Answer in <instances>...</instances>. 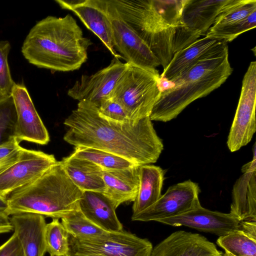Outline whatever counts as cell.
Instances as JSON below:
<instances>
[{
  "label": "cell",
  "mask_w": 256,
  "mask_h": 256,
  "mask_svg": "<svg viewBox=\"0 0 256 256\" xmlns=\"http://www.w3.org/2000/svg\"><path fill=\"white\" fill-rule=\"evenodd\" d=\"M164 69L174 54L184 0H110Z\"/></svg>",
  "instance_id": "cell-4"
},
{
  "label": "cell",
  "mask_w": 256,
  "mask_h": 256,
  "mask_svg": "<svg viewBox=\"0 0 256 256\" xmlns=\"http://www.w3.org/2000/svg\"><path fill=\"white\" fill-rule=\"evenodd\" d=\"M107 2L114 50L128 64L156 69L160 63L149 47L120 18L110 0H107Z\"/></svg>",
  "instance_id": "cell-11"
},
{
  "label": "cell",
  "mask_w": 256,
  "mask_h": 256,
  "mask_svg": "<svg viewBox=\"0 0 256 256\" xmlns=\"http://www.w3.org/2000/svg\"><path fill=\"white\" fill-rule=\"evenodd\" d=\"M10 48L8 40H0V99L11 96L16 84L12 78L8 62Z\"/></svg>",
  "instance_id": "cell-32"
},
{
  "label": "cell",
  "mask_w": 256,
  "mask_h": 256,
  "mask_svg": "<svg viewBox=\"0 0 256 256\" xmlns=\"http://www.w3.org/2000/svg\"><path fill=\"white\" fill-rule=\"evenodd\" d=\"M58 162L53 154L22 148L18 159L0 174V196L6 198Z\"/></svg>",
  "instance_id": "cell-12"
},
{
  "label": "cell",
  "mask_w": 256,
  "mask_h": 256,
  "mask_svg": "<svg viewBox=\"0 0 256 256\" xmlns=\"http://www.w3.org/2000/svg\"><path fill=\"white\" fill-rule=\"evenodd\" d=\"M256 26V11H254L244 18L234 23L220 27L211 26L206 36L227 44Z\"/></svg>",
  "instance_id": "cell-30"
},
{
  "label": "cell",
  "mask_w": 256,
  "mask_h": 256,
  "mask_svg": "<svg viewBox=\"0 0 256 256\" xmlns=\"http://www.w3.org/2000/svg\"><path fill=\"white\" fill-rule=\"evenodd\" d=\"M71 155L90 161L103 170H121L136 166L118 156L89 147L76 146L74 148V151Z\"/></svg>",
  "instance_id": "cell-26"
},
{
  "label": "cell",
  "mask_w": 256,
  "mask_h": 256,
  "mask_svg": "<svg viewBox=\"0 0 256 256\" xmlns=\"http://www.w3.org/2000/svg\"><path fill=\"white\" fill-rule=\"evenodd\" d=\"M45 242L50 256H72L70 235L59 219L53 218L46 224Z\"/></svg>",
  "instance_id": "cell-27"
},
{
  "label": "cell",
  "mask_w": 256,
  "mask_h": 256,
  "mask_svg": "<svg viewBox=\"0 0 256 256\" xmlns=\"http://www.w3.org/2000/svg\"><path fill=\"white\" fill-rule=\"evenodd\" d=\"M61 222L70 236L82 239L101 234L105 232L89 220L78 210L62 218Z\"/></svg>",
  "instance_id": "cell-29"
},
{
  "label": "cell",
  "mask_w": 256,
  "mask_h": 256,
  "mask_svg": "<svg viewBox=\"0 0 256 256\" xmlns=\"http://www.w3.org/2000/svg\"><path fill=\"white\" fill-rule=\"evenodd\" d=\"M256 11L255 0H230L226 4L212 26H225L242 20Z\"/></svg>",
  "instance_id": "cell-28"
},
{
  "label": "cell",
  "mask_w": 256,
  "mask_h": 256,
  "mask_svg": "<svg viewBox=\"0 0 256 256\" xmlns=\"http://www.w3.org/2000/svg\"><path fill=\"white\" fill-rule=\"evenodd\" d=\"M14 230L9 216L4 212L0 211V234Z\"/></svg>",
  "instance_id": "cell-36"
},
{
  "label": "cell",
  "mask_w": 256,
  "mask_h": 256,
  "mask_svg": "<svg viewBox=\"0 0 256 256\" xmlns=\"http://www.w3.org/2000/svg\"><path fill=\"white\" fill-rule=\"evenodd\" d=\"M10 218L24 256H44L46 252L45 217L36 214L20 213L12 214Z\"/></svg>",
  "instance_id": "cell-19"
},
{
  "label": "cell",
  "mask_w": 256,
  "mask_h": 256,
  "mask_svg": "<svg viewBox=\"0 0 256 256\" xmlns=\"http://www.w3.org/2000/svg\"><path fill=\"white\" fill-rule=\"evenodd\" d=\"M0 256H25L18 239L14 233L0 246Z\"/></svg>",
  "instance_id": "cell-35"
},
{
  "label": "cell",
  "mask_w": 256,
  "mask_h": 256,
  "mask_svg": "<svg viewBox=\"0 0 256 256\" xmlns=\"http://www.w3.org/2000/svg\"><path fill=\"white\" fill-rule=\"evenodd\" d=\"M216 244L232 256H256V235L241 228L219 236Z\"/></svg>",
  "instance_id": "cell-25"
},
{
  "label": "cell",
  "mask_w": 256,
  "mask_h": 256,
  "mask_svg": "<svg viewBox=\"0 0 256 256\" xmlns=\"http://www.w3.org/2000/svg\"><path fill=\"white\" fill-rule=\"evenodd\" d=\"M11 96L16 114L15 138L20 142L25 140L41 145L48 144L50 140L48 131L25 86L15 84Z\"/></svg>",
  "instance_id": "cell-15"
},
{
  "label": "cell",
  "mask_w": 256,
  "mask_h": 256,
  "mask_svg": "<svg viewBox=\"0 0 256 256\" xmlns=\"http://www.w3.org/2000/svg\"><path fill=\"white\" fill-rule=\"evenodd\" d=\"M60 6L72 12L108 50L114 58H122L114 50L113 32L107 0H56Z\"/></svg>",
  "instance_id": "cell-14"
},
{
  "label": "cell",
  "mask_w": 256,
  "mask_h": 256,
  "mask_svg": "<svg viewBox=\"0 0 256 256\" xmlns=\"http://www.w3.org/2000/svg\"><path fill=\"white\" fill-rule=\"evenodd\" d=\"M13 137L0 145V174L14 164L19 158L22 147Z\"/></svg>",
  "instance_id": "cell-33"
},
{
  "label": "cell",
  "mask_w": 256,
  "mask_h": 256,
  "mask_svg": "<svg viewBox=\"0 0 256 256\" xmlns=\"http://www.w3.org/2000/svg\"><path fill=\"white\" fill-rule=\"evenodd\" d=\"M242 174L236 181L232 192L230 212L239 220L256 221V146L253 157L241 169Z\"/></svg>",
  "instance_id": "cell-18"
},
{
  "label": "cell",
  "mask_w": 256,
  "mask_h": 256,
  "mask_svg": "<svg viewBox=\"0 0 256 256\" xmlns=\"http://www.w3.org/2000/svg\"><path fill=\"white\" fill-rule=\"evenodd\" d=\"M98 108L99 114L108 120L118 122L131 120L124 108L110 98L105 100Z\"/></svg>",
  "instance_id": "cell-34"
},
{
  "label": "cell",
  "mask_w": 256,
  "mask_h": 256,
  "mask_svg": "<svg viewBox=\"0 0 256 256\" xmlns=\"http://www.w3.org/2000/svg\"><path fill=\"white\" fill-rule=\"evenodd\" d=\"M164 170L160 167L145 164L139 168V188L132 206L135 216L154 204L162 196Z\"/></svg>",
  "instance_id": "cell-24"
},
{
  "label": "cell",
  "mask_w": 256,
  "mask_h": 256,
  "mask_svg": "<svg viewBox=\"0 0 256 256\" xmlns=\"http://www.w3.org/2000/svg\"><path fill=\"white\" fill-rule=\"evenodd\" d=\"M80 210L92 223L106 232L123 230L122 224L110 201L102 193L83 192L79 203Z\"/></svg>",
  "instance_id": "cell-21"
},
{
  "label": "cell",
  "mask_w": 256,
  "mask_h": 256,
  "mask_svg": "<svg viewBox=\"0 0 256 256\" xmlns=\"http://www.w3.org/2000/svg\"><path fill=\"white\" fill-rule=\"evenodd\" d=\"M221 42L205 36L178 51L174 54L171 60L160 75V80L170 82L190 69L204 54Z\"/></svg>",
  "instance_id": "cell-22"
},
{
  "label": "cell",
  "mask_w": 256,
  "mask_h": 256,
  "mask_svg": "<svg viewBox=\"0 0 256 256\" xmlns=\"http://www.w3.org/2000/svg\"><path fill=\"white\" fill-rule=\"evenodd\" d=\"M222 256H232V255L228 254V253H226V252H225Z\"/></svg>",
  "instance_id": "cell-38"
},
{
  "label": "cell",
  "mask_w": 256,
  "mask_h": 256,
  "mask_svg": "<svg viewBox=\"0 0 256 256\" xmlns=\"http://www.w3.org/2000/svg\"><path fill=\"white\" fill-rule=\"evenodd\" d=\"M8 208L7 199L0 196V211L5 212Z\"/></svg>",
  "instance_id": "cell-37"
},
{
  "label": "cell",
  "mask_w": 256,
  "mask_h": 256,
  "mask_svg": "<svg viewBox=\"0 0 256 256\" xmlns=\"http://www.w3.org/2000/svg\"><path fill=\"white\" fill-rule=\"evenodd\" d=\"M61 164L71 180L82 191L104 193L106 186L102 178V168L86 160L72 155L64 158Z\"/></svg>",
  "instance_id": "cell-23"
},
{
  "label": "cell",
  "mask_w": 256,
  "mask_h": 256,
  "mask_svg": "<svg viewBox=\"0 0 256 256\" xmlns=\"http://www.w3.org/2000/svg\"><path fill=\"white\" fill-rule=\"evenodd\" d=\"M128 64L114 58L110 64L91 75H82L71 88L68 94L79 102L86 101L99 108L110 98L114 87Z\"/></svg>",
  "instance_id": "cell-13"
},
{
  "label": "cell",
  "mask_w": 256,
  "mask_h": 256,
  "mask_svg": "<svg viewBox=\"0 0 256 256\" xmlns=\"http://www.w3.org/2000/svg\"><path fill=\"white\" fill-rule=\"evenodd\" d=\"M72 256H150L152 244L130 232H105L93 237L70 236Z\"/></svg>",
  "instance_id": "cell-7"
},
{
  "label": "cell",
  "mask_w": 256,
  "mask_h": 256,
  "mask_svg": "<svg viewBox=\"0 0 256 256\" xmlns=\"http://www.w3.org/2000/svg\"><path fill=\"white\" fill-rule=\"evenodd\" d=\"M92 44L70 14L49 16L30 30L21 52L29 63L38 68L70 72L78 70L87 60Z\"/></svg>",
  "instance_id": "cell-2"
},
{
  "label": "cell",
  "mask_w": 256,
  "mask_h": 256,
  "mask_svg": "<svg viewBox=\"0 0 256 256\" xmlns=\"http://www.w3.org/2000/svg\"><path fill=\"white\" fill-rule=\"evenodd\" d=\"M216 246L202 234L178 230L153 248L150 256H222Z\"/></svg>",
  "instance_id": "cell-17"
},
{
  "label": "cell",
  "mask_w": 256,
  "mask_h": 256,
  "mask_svg": "<svg viewBox=\"0 0 256 256\" xmlns=\"http://www.w3.org/2000/svg\"><path fill=\"white\" fill-rule=\"evenodd\" d=\"M64 124L68 128L64 140L68 144L104 150L138 166L156 162L164 149L150 116L113 121L102 116L94 104L81 101Z\"/></svg>",
  "instance_id": "cell-1"
},
{
  "label": "cell",
  "mask_w": 256,
  "mask_h": 256,
  "mask_svg": "<svg viewBox=\"0 0 256 256\" xmlns=\"http://www.w3.org/2000/svg\"><path fill=\"white\" fill-rule=\"evenodd\" d=\"M232 70L227 44L222 42L161 89L150 120L167 122L175 118L190 103L220 87Z\"/></svg>",
  "instance_id": "cell-3"
},
{
  "label": "cell",
  "mask_w": 256,
  "mask_h": 256,
  "mask_svg": "<svg viewBox=\"0 0 256 256\" xmlns=\"http://www.w3.org/2000/svg\"><path fill=\"white\" fill-rule=\"evenodd\" d=\"M139 168L114 170L102 169V178L106 186L103 194L116 209L122 204L134 202L139 188Z\"/></svg>",
  "instance_id": "cell-20"
},
{
  "label": "cell",
  "mask_w": 256,
  "mask_h": 256,
  "mask_svg": "<svg viewBox=\"0 0 256 256\" xmlns=\"http://www.w3.org/2000/svg\"><path fill=\"white\" fill-rule=\"evenodd\" d=\"M16 114L12 96L0 99V145L15 137Z\"/></svg>",
  "instance_id": "cell-31"
},
{
  "label": "cell",
  "mask_w": 256,
  "mask_h": 256,
  "mask_svg": "<svg viewBox=\"0 0 256 256\" xmlns=\"http://www.w3.org/2000/svg\"><path fill=\"white\" fill-rule=\"evenodd\" d=\"M82 193L58 161L38 178L10 194L4 212L8 216L32 213L62 219L80 210Z\"/></svg>",
  "instance_id": "cell-5"
},
{
  "label": "cell",
  "mask_w": 256,
  "mask_h": 256,
  "mask_svg": "<svg viewBox=\"0 0 256 256\" xmlns=\"http://www.w3.org/2000/svg\"><path fill=\"white\" fill-rule=\"evenodd\" d=\"M230 0H184L174 54L206 35L216 18Z\"/></svg>",
  "instance_id": "cell-9"
},
{
  "label": "cell",
  "mask_w": 256,
  "mask_h": 256,
  "mask_svg": "<svg viewBox=\"0 0 256 256\" xmlns=\"http://www.w3.org/2000/svg\"><path fill=\"white\" fill-rule=\"evenodd\" d=\"M158 222L174 226H185L219 236L240 228L241 223L230 213L212 211L201 205L182 214Z\"/></svg>",
  "instance_id": "cell-16"
},
{
  "label": "cell",
  "mask_w": 256,
  "mask_h": 256,
  "mask_svg": "<svg viewBox=\"0 0 256 256\" xmlns=\"http://www.w3.org/2000/svg\"><path fill=\"white\" fill-rule=\"evenodd\" d=\"M256 62H250L242 80L240 95L228 137L231 152L248 144L256 130Z\"/></svg>",
  "instance_id": "cell-8"
},
{
  "label": "cell",
  "mask_w": 256,
  "mask_h": 256,
  "mask_svg": "<svg viewBox=\"0 0 256 256\" xmlns=\"http://www.w3.org/2000/svg\"><path fill=\"white\" fill-rule=\"evenodd\" d=\"M160 90V75L156 69L128 64L110 98L124 108L130 120L136 122L150 116Z\"/></svg>",
  "instance_id": "cell-6"
},
{
  "label": "cell",
  "mask_w": 256,
  "mask_h": 256,
  "mask_svg": "<svg viewBox=\"0 0 256 256\" xmlns=\"http://www.w3.org/2000/svg\"><path fill=\"white\" fill-rule=\"evenodd\" d=\"M198 184L190 180L170 186L152 206L132 216V221L158 222L178 216L200 206Z\"/></svg>",
  "instance_id": "cell-10"
}]
</instances>
